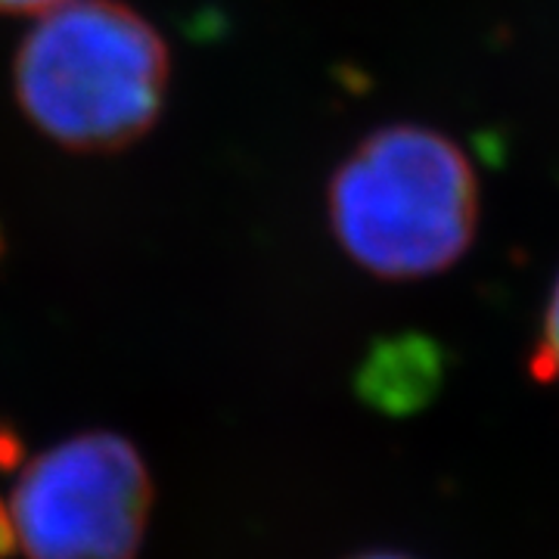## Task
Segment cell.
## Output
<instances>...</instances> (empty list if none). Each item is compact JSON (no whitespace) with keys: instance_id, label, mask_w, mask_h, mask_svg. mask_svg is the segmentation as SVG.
I'll return each mask as SVG.
<instances>
[{"instance_id":"obj_4","label":"cell","mask_w":559,"mask_h":559,"mask_svg":"<svg viewBox=\"0 0 559 559\" xmlns=\"http://www.w3.org/2000/svg\"><path fill=\"white\" fill-rule=\"evenodd\" d=\"M532 370L540 380H559V277L554 283L547 311H544V326H540V340L535 345Z\"/></svg>"},{"instance_id":"obj_3","label":"cell","mask_w":559,"mask_h":559,"mask_svg":"<svg viewBox=\"0 0 559 559\" xmlns=\"http://www.w3.org/2000/svg\"><path fill=\"white\" fill-rule=\"evenodd\" d=\"M150 507L153 481L138 448L84 432L22 466L0 507V540L25 559H134Z\"/></svg>"},{"instance_id":"obj_6","label":"cell","mask_w":559,"mask_h":559,"mask_svg":"<svg viewBox=\"0 0 559 559\" xmlns=\"http://www.w3.org/2000/svg\"><path fill=\"white\" fill-rule=\"evenodd\" d=\"M352 559H411V557H404V554H389V550H377V554H360V557H352Z\"/></svg>"},{"instance_id":"obj_2","label":"cell","mask_w":559,"mask_h":559,"mask_svg":"<svg viewBox=\"0 0 559 559\" xmlns=\"http://www.w3.org/2000/svg\"><path fill=\"white\" fill-rule=\"evenodd\" d=\"M333 237L358 267L385 280L432 277L476 240L479 178L451 138L389 124L360 140L326 187Z\"/></svg>"},{"instance_id":"obj_1","label":"cell","mask_w":559,"mask_h":559,"mask_svg":"<svg viewBox=\"0 0 559 559\" xmlns=\"http://www.w3.org/2000/svg\"><path fill=\"white\" fill-rule=\"evenodd\" d=\"M168 44L121 0H69L35 20L13 60L22 116L69 153H116L162 116Z\"/></svg>"},{"instance_id":"obj_5","label":"cell","mask_w":559,"mask_h":559,"mask_svg":"<svg viewBox=\"0 0 559 559\" xmlns=\"http://www.w3.org/2000/svg\"><path fill=\"white\" fill-rule=\"evenodd\" d=\"M69 0H0V16H44Z\"/></svg>"}]
</instances>
